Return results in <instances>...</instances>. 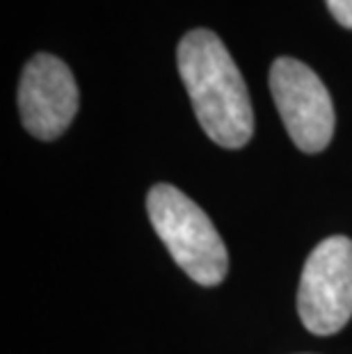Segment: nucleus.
<instances>
[{
  "label": "nucleus",
  "mask_w": 352,
  "mask_h": 354,
  "mask_svg": "<svg viewBox=\"0 0 352 354\" xmlns=\"http://www.w3.org/2000/svg\"><path fill=\"white\" fill-rule=\"evenodd\" d=\"M178 73L204 133L224 149L252 140L254 112L243 73L211 30H190L176 50Z\"/></svg>",
  "instance_id": "obj_1"
},
{
  "label": "nucleus",
  "mask_w": 352,
  "mask_h": 354,
  "mask_svg": "<svg viewBox=\"0 0 352 354\" xmlns=\"http://www.w3.org/2000/svg\"><path fill=\"white\" fill-rule=\"evenodd\" d=\"M147 213L154 231L178 268L199 286H217L229 272V254L213 222L190 197L169 183L154 185L147 194Z\"/></svg>",
  "instance_id": "obj_2"
},
{
  "label": "nucleus",
  "mask_w": 352,
  "mask_h": 354,
  "mask_svg": "<svg viewBox=\"0 0 352 354\" xmlns=\"http://www.w3.org/2000/svg\"><path fill=\"white\" fill-rule=\"evenodd\" d=\"M297 313L316 336H332L352 318V240L332 236L316 245L304 263Z\"/></svg>",
  "instance_id": "obj_3"
},
{
  "label": "nucleus",
  "mask_w": 352,
  "mask_h": 354,
  "mask_svg": "<svg viewBox=\"0 0 352 354\" xmlns=\"http://www.w3.org/2000/svg\"><path fill=\"white\" fill-rule=\"evenodd\" d=\"M270 92L299 151H323L334 135V105L313 69L293 57H277L270 66Z\"/></svg>",
  "instance_id": "obj_4"
},
{
  "label": "nucleus",
  "mask_w": 352,
  "mask_h": 354,
  "mask_svg": "<svg viewBox=\"0 0 352 354\" xmlns=\"http://www.w3.org/2000/svg\"><path fill=\"white\" fill-rule=\"evenodd\" d=\"M19 110L26 131L37 140H57L78 112V85L62 59L39 53L24 66Z\"/></svg>",
  "instance_id": "obj_5"
},
{
  "label": "nucleus",
  "mask_w": 352,
  "mask_h": 354,
  "mask_svg": "<svg viewBox=\"0 0 352 354\" xmlns=\"http://www.w3.org/2000/svg\"><path fill=\"white\" fill-rule=\"evenodd\" d=\"M332 17L339 21L343 28L352 30V0H325Z\"/></svg>",
  "instance_id": "obj_6"
}]
</instances>
